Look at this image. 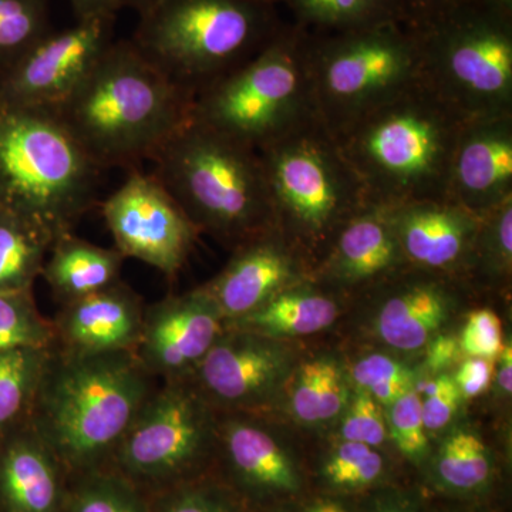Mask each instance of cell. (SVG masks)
<instances>
[{
  "label": "cell",
  "mask_w": 512,
  "mask_h": 512,
  "mask_svg": "<svg viewBox=\"0 0 512 512\" xmlns=\"http://www.w3.org/2000/svg\"><path fill=\"white\" fill-rule=\"evenodd\" d=\"M194 99L138 52L114 40L66 100L50 111L100 170H138L191 119Z\"/></svg>",
  "instance_id": "1"
},
{
  "label": "cell",
  "mask_w": 512,
  "mask_h": 512,
  "mask_svg": "<svg viewBox=\"0 0 512 512\" xmlns=\"http://www.w3.org/2000/svg\"><path fill=\"white\" fill-rule=\"evenodd\" d=\"M466 123L417 82L332 136L370 201L394 205L447 198L451 158Z\"/></svg>",
  "instance_id": "2"
},
{
  "label": "cell",
  "mask_w": 512,
  "mask_h": 512,
  "mask_svg": "<svg viewBox=\"0 0 512 512\" xmlns=\"http://www.w3.org/2000/svg\"><path fill=\"white\" fill-rule=\"evenodd\" d=\"M198 231L232 249L276 228L258 151L200 121L184 124L151 161Z\"/></svg>",
  "instance_id": "3"
},
{
  "label": "cell",
  "mask_w": 512,
  "mask_h": 512,
  "mask_svg": "<svg viewBox=\"0 0 512 512\" xmlns=\"http://www.w3.org/2000/svg\"><path fill=\"white\" fill-rule=\"evenodd\" d=\"M131 37L148 62L192 99L244 66L284 28L259 0H160Z\"/></svg>",
  "instance_id": "4"
},
{
  "label": "cell",
  "mask_w": 512,
  "mask_h": 512,
  "mask_svg": "<svg viewBox=\"0 0 512 512\" xmlns=\"http://www.w3.org/2000/svg\"><path fill=\"white\" fill-rule=\"evenodd\" d=\"M101 173L52 114L0 101V211L53 244L97 204Z\"/></svg>",
  "instance_id": "5"
},
{
  "label": "cell",
  "mask_w": 512,
  "mask_h": 512,
  "mask_svg": "<svg viewBox=\"0 0 512 512\" xmlns=\"http://www.w3.org/2000/svg\"><path fill=\"white\" fill-rule=\"evenodd\" d=\"M150 376L134 352L50 355L35 397L43 443L72 463L113 450L150 397Z\"/></svg>",
  "instance_id": "6"
},
{
  "label": "cell",
  "mask_w": 512,
  "mask_h": 512,
  "mask_svg": "<svg viewBox=\"0 0 512 512\" xmlns=\"http://www.w3.org/2000/svg\"><path fill=\"white\" fill-rule=\"evenodd\" d=\"M276 228L315 266L340 229L370 204L365 185L319 117L258 151Z\"/></svg>",
  "instance_id": "7"
},
{
  "label": "cell",
  "mask_w": 512,
  "mask_h": 512,
  "mask_svg": "<svg viewBox=\"0 0 512 512\" xmlns=\"http://www.w3.org/2000/svg\"><path fill=\"white\" fill-rule=\"evenodd\" d=\"M420 82L466 121L512 114V16L470 0L409 25Z\"/></svg>",
  "instance_id": "8"
},
{
  "label": "cell",
  "mask_w": 512,
  "mask_h": 512,
  "mask_svg": "<svg viewBox=\"0 0 512 512\" xmlns=\"http://www.w3.org/2000/svg\"><path fill=\"white\" fill-rule=\"evenodd\" d=\"M191 117L255 151L319 117L308 30L284 25L258 55L198 94Z\"/></svg>",
  "instance_id": "9"
},
{
  "label": "cell",
  "mask_w": 512,
  "mask_h": 512,
  "mask_svg": "<svg viewBox=\"0 0 512 512\" xmlns=\"http://www.w3.org/2000/svg\"><path fill=\"white\" fill-rule=\"evenodd\" d=\"M309 66L316 111L332 134L420 82L416 35L397 20L309 33Z\"/></svg>",
  "instance_id": "10"
},
{
  "label": "cell",
  "mask_w": 512,
  "mask_h": 512,
  "mask_svg": "<svg viewBox=\"0 0 512 512\" xmlns=\"http://www.w3.org/2000/svg\"><path fill=\"white\" fill-rule=\"evenodd\" d=\"M101 215L124 258H136L173 279L194 247L198 229L153 174L128 171L101 204Z\"/></svg>",
  "instance_id": "11"
},
{
  "label": "cell",
  "mask_w": 512,
  "mask_h": 512,
  "mask_svg": "<svg viewBox=\"0 0 512 512\" xmlns=\"http://www.w3.org/2000/svg\"><path fill=\"white\" fill-rule=\"evenodd\" d=\"M117 16L76 20L53 29L0 76V101L50 113L59 107L116 40Z\"/></svg>",
  "instance_id": "12"
},
{
  "label": "cell",
  "mask_w": 512,
  "mask_h": 512,
  "mask_svg": "<svg viewBox=\"0 0 512 512\" xmlns=\"http://www.w3.org/2000/svg\"><path fill=\"white\" fill-rule=\"evenodd\" d=\"M212 434L207 400L183 380H168L150 394L116 448L128 473L164 477L200 456Z\"/></svg>",
  "instance_id": "13"
},
{
  "label": "cell",
  "mask_w": 512,
  "mask_h": 512,
  "mask_svg": "<svg viewBox=\"0 0 512 512\" xmlns=\"http://www.w3.org/2000/svg\"><path fill=\"white\" fill-rule=\"evenodd\" d=\"M224 330L217 305L200 286L144 309L134 355L150 375L183 380L195 372Z\"/></svg>",
  "instance_id": "14"
},
{
  "label": "cell",
  "mask_w": 512,
  "mask_h": 512,
  "mask_svg": "<svg viewBox=\"0 0 512 512\" xmlns=\"http://www.w3.org/2000/svg\"><path fill=\"white\" fill-rule=\"evenodd\" d=\"M291 369V353L278 339L225 328L192 375L205 400L248 409L268 403Z\"/></svg>",
  "instance_id": "15"
},
{
  "label": "cell",
  "mask_w": 512,
  "mask_h": 512,
  "mask_svg": "<svg viewBox=\"0 0 512 512\" xmlns=\"http://www.w3.org/2000/svg\"><path fill=\"white\" fill-rule=\"evenodd\" d=\"M311 278V265L275 228L235 248L221 274L201 288L217 305L227 325Z\"/></svg>",
  "instance_id": "16"
},
{
  "label": "cell",
  "mask_w": 512,
  "mask_h": 512,
  "mask_svg": "<svg viewBox=\"0 0 512 512\" xmlns=\"http://www.w3.org/2000/svg\"><path fill=\"white\" fill-rule=\"evenodd\" d=\"M410 268L456 279L467 276L480 217L448 198L386 205Z\"/></svg>",
  "instance_id": "17"
},
{
  "label": "cell",
  "mask_w": 512,
  "mask_h": 512,
  "mask_svg": "<svg viewBox=\"0 0 512 512\" xmlns=\"http://www.w3.org/2000/svg\"><path fill=\"white\" fill-rule=\"evenodd\" d=\"M447 198L478 217L512 198V114L464 124L451 158Z\"/></svg>",
  "instance_id": "18"
},
{
  "label": "cell",
  "mask_w": 512,
  "mask_h": 512,
  "mask_svg": "<svg viewBox=\"0 0 512 512\" xmlns=\"http://www.w3.org/2000/svg\"><path fill=\"white\" fill-rule=\"evenodd\" d=\"M386 205L370 202L345 225L315 266L312 278L326 288H376L409 269Z\"/></svg>",
  "instance_id": "19"
},
{
  "label": "cell",
  "mask_w": 512,
  "mask_h": 512,
  "mask_svg": "<svg viewBox=\"0 0 512 512\" xmlns=\"http://www.w3.org/2000/svg\"><path fill=\"white\" fill-rule=\"evenodd\" d=\"M383 286L376 330L390 348L414 352L429 345L444 325L454 295L453 279L409 268Z\"/></svg>",
  "instance_id": "20"
},
{
  "label": "cell",
  "mask_w": 512,
  "mask_h": 512,
  "mask_svg": "<svg viewBox=\"0 0 512 512\" xmlns=\"http://www.w3.org/2000/svg\"><path fill=\"white\" fill-rule=\"evenodd\" d=\"M143 318L140 296L117 281L109 288L63 305L53 326L64 352L77 355L134 352Z\"/></svg>",
  "instance_id": "21"
},
{
  "label": "cell",
  "mask_w": 512,
  "mask_h": 512,
  "mask_svg": "<svg viewBox=\"0 0 512 512\" xmlns=\"http://www.w3.org/2000/svg\"><path fill=\"white\" fill-rule=\"evenodd\" d=\"M340 313L338 299L311 278L276 295L262 308L227 323V329L245 330L271 339L313 335L329 328Z\"/></svg>",
  "instance_id": "22"
},
{
  "label": "cell",
  "mask_w": 512,
  "mask_h": 512,
  "mask_svg": "<svg viewBox=\"0 0 512 512\" xmlns=\"http://www.w3.org/2000/svg\"><path fill=\"white\" fill-rule=\"evenodd\" d=\"M49 251L42 274L63 305L116 284L126 259L117 249L97 247L73 232L56 238Z\"/></svg>",
  "instance_id": "23"
},
{
  "label": "cell",
  "mask_w": 512,
  "mask_h": 512,
  "mask_svg": "<svg viewBox=\"0 0 512 512\" xmlns=\"http://www.w3.org/2000/svg\"><path fill=\"white\" fill-rule=\"evenodd\" d=\"M222 433L232 466L248 483L275 491L298 488L291 458L268 431L247 421L231 420Z\"/></svg>",
  "instance_id": "24"
},
{
  "label": "cell",
  "mask_w": 512,
  "mask_h": 512,
  "mask_svg": "<svg viewBox=\"0 0 512 512\" xmlns=\"http://www.w3.org/2000/svg\"><path fill=\"white\" fill-rule=\"evenodd\" d=\"M0 481L13 512H53L57 504V477L47 447L19 441L9 448L0 468Z\"/></svg>",
  "instance_id": "25"
},
{
  "label": "cell",
  "mask_w": 512,
  "mask_h": 512,
  "mask_svg": "<svg viewBox=\"0 0 512 512\" xmlns=\"http://www.w3.org/2000/svg\"><path fill=\"white\" fill-rule=\"evenodd\" d=\"M296 25L309 33L342 32L383 22H403L399 0H281Z\"/></svg>",
  "instance_id": "26"
},
{
  "label": "cell",
  "mask_w": 512,
  "mask_h": 512,
  "mask_svg": "<svg viewBox=\"0 0 512 512\" xmlns=\"http://www.w3.org/2000/svg\"><path fill=\"white\" fill-rule=\"evenodd\" d=\"M52 242L28 222L0 211V292L28 291Z\"/></svg>",
  "instance_id": "27"
},
{
  "label": "cell",
  "mask_w": 512,
  "mask_h": 512,
  "mask_svg": "<svg viewBox=\"0 0 512 512\" xmlns=\"http://www.w3.org/2000/svg\"><path fill=\"white\" fill-rule=\"evenodd\" d=\"M346 403L345 377L335 360L320 357L299 367L291 396L296 419L306 424L328 423L345 410Z\"/></svg>",
  "instance_id": "28"
},
{
  "label": "cell",
  "mask_w": 512,
  "mask_h": 512,
  "mask_svg": "<svg viewBox=\"0 0 512 512\" xmlns=\"http://www.w3.org/2000/svg\"><path fill=\"white\" fill-rule=\"evenodd\" d=\"M53 29L50 0H0V76Z\"/></svg>",
  "instance_id": "29"
},
{
  "label": "cell",
  "mask_w": 512,
  "mask_h": 512,
  "mask_svg": "<svg viewBox=\"0 0 512 512\" xmlns=\"http://www.w3.org/2000/svg\"><path fill=\"white\" fill-rule=\"evenodd\" d=\"M50 349L0 352V429L13 423L36 397Z\"/></svg>",
  "instance_id": "30"
},
{
  "label": "cell",
  "mask_w": 512,
  "mask_h": 512,
  "mask_svg": "<svg viewBox=\"0 0 512 512\" xmlns=\"http://www.w3.org/2000/svg\"><path fill=\"white\" fill-rule=\"evenodd\" d=\"M512 268V198L480 217L468 275L504 282Z\"/></svg>",
  "instance_id": "31"
},
{
  "label": "cell",
  "mask_w": 512,
  "mask_h": 512,
  "mask_svg": "<svg viewBox=\"0 0 512 512\" xmlns=\"http://www.w3.org/2000/svg\"><path fill=\"white\" fill-rule=\"evenodd\" d=\"M55 326L39 315L28 291L0 292V352L20 348L50 349Z\"/></svg>",
  "instance_id": "32"
},
{
  "label": "cell",
  "mask_w": 512,
  "mask_h": 512,
  "mask_svg": "<svg viewBox=\"0 0 512 512\" xmlns=\"http://www.w3.org/2000/svg\"><path fill=\"white\" fill-rule=\"evenodd\" d=\"M441 480L456 490H474L490 477V457L476 434L457 431L451 434L439 457Z\"/></svg>",
  "instance_id": "33"
},
{
  "label": "cell",
  "mask_w": 512,
  "mask_h": 512,
  "mask_svg": "<svg viewBox=\"0 0 512 512\" xmlns=\"http://www.w3.org/2000/svg\"><path fill=\"white\" fill-rule=\"evenodd\" d=\"M352 377L359 389L365 390L387 407L403 394L412 392L417 383L416 373L412 369L379 353L359 360L353 366Z\"/></svg>",
  "instance_id": "34"
},
{
  "label": "cell",
  "mask_w": 512,
  "mask_h": 512,
  "mask_svg": "<svg viewBox=\"0 0 512 512\" xmlns=\"http://www.w3.org/2000/svg\"><path fill=\"white\" fill-rule=\"evenodd\" d=\"M382 471V456L375 448L356 441L340 444L325 466L330 483L343 488H359L375 483Z\"/></svg>",
  "instance_id": "35"
},
{
  "label": "cell",
  "mask_w": 512,
  "mask_h": 512,
  "mask_svg": "<svg viewBox=\"0 0 512 512\" xmlns=\"http://www.w3.org/2000/svg\"><path fill=\"white\" fill-rule=\"evenodd\" d=\"M387 421L392 439L403 456L413 461L421 460L426 454L429 440L421 413V396L416 389L390 404Z\"/></svg>",
  "instance_id": "36"
},
{
  "label": "cell",
  "mask_w": 512,
  "mask_h": 512,
  "mask_svg": "<svg viewBox=\"0 0 512 512\" xmlns=\"http://www.w3.org/2000/svg\"><path fill=\"white\" fill-rule=\"evenodd\" d=\"M342 437L370 447L380 446L386 440L387 426L380 403L365 390L359 389L350 402L342 420Z\"/></svg>",
  "instance_id": "37"
},
{
  "label": "cell",
  "mask_w": 512,
  "mask_h": 512,
  "mask_svg": "<svg viewBox=\"0 0 512 512\" xmlns=\"http://www.w3.org/2000/svg\"><path fill=\"white\" fill-rule=\"evenodd\" d=\"M460 343L461 352L470 357L494 360L503 350V328L497 313L477 309L468 315Z\"/></svg>",
  "instance_id": "38"
},
{
  "label": "cell",
  "mask_w": 512,
  "mask_h": 512,
  "mask_svg": "<svg viewBox=\"0 0 512 512\" xmlns=\"http://www.w3.org/2000/svg\"><path fill=\"white\" fill-rule=\"evenodd\" d=\"M463 394L454 377L440 375L427 387L426 396L421 397V413L427 431L444 429L456 416Z\"/></svg>",
  "instance_id": "39"
},
{
  "label": "cell",
  "mask_w": 512,
  "mask_h": 512,
  "mask_svg": "<svg viewBox=\"0 0 512 512\" xmlns=\"http://www.w3.org/2000/svg\"><path fill=\"white\" fill-rule=\"evenodd\" d=\"M74 512H140L136 501L114 485L87 488L77 500Z\"/></svg>",
  "instance_id": "40"
},
{
  "label": "cell",
  "mask_w": 512,
  "mask_h": 512,
  "mask_svg": "<svg viewBox=\"0 0 512 512\" xmlns=\"http://www.w3.org/2000/svg\"><path fill=\"white\" fill-rule=\"evenodd\" d=\"M493 376V360L470 357L457 370L454 382H456L463 397H476L490 387Z\"/></svg>",
  "instance_id": "41"
},
{
  "label": "cell",
  "mask_w": 512,
  "mask_h": 512,
  "mask_svg": "<svg viewBox=\"0 0 512 512\" xmlns=\"http://www.w3.org/2000/svg\"><path fill=\"white\" fill-rule=\"evenodd\" d=\"M406 25H416L470 0H399Z\"/></svg>",
  "instance_id": "42"
},
{
  "label": "cell",
  "mask_w": 512,
  "mask_h": 512,
  "mask_svg": "<svg viewBox=\"0 0 512 512\" xmlns=\"http://www.w3.org/2000/svg\"><path fill=\"white\" fill-rule=\"evenodd\" d=\"M427 346V366L433 372H441L453 366L461 353L460 343L453 336H436Z\"/></svg>",
  "instance_id": "43"
},
{
  "label": "cell",
  "mask_w": 512,
  "mask_h": 512,
  "mask_svg": "<svg viewBox=\"0 0 512 512\" xmlns=\"http://www.w3.org/2000/svg\"><path fill=\"white\" fill-rule=\"evenodd\" d=\"M76 20L93 16H117L120 12L119 0H69Z\"/></svg>",
  "instance_id": "44"
},
{
  "label": "cell",
  "mask_w": 512,
  "mask_h": 512,
  "mask_svg": "<svg viewBox=\"0 0 512 512\" xmlns=\"http://www.w3.org/2000/svg\"><path fill=\"white\" fill-rule=\"evenodd\" d=\"M165 512H222L220 504L202 493H188L177 498Z\"/></svg>",
  "instance_id": "45"
},
{
  "label": "cell",
  "mask_w": 512,
  "mask_h": 512,
  "mask_svg": "<svg viewBox=\"0 0 512 512\" xmlns=\"http://www.w3.org/2000/svg\"><path fill=\"white\" fill-rule=\"evenodd\" d=\"M500 369H498V384L505 394L512 392V349L511 343L501 350Z\"/></svg>",
  "instance_id": "46"
},
{
  "label": "cell",
  "mask_w": 512,
  "mask_h": 512,
  "mask_svg": "<svg viewBox=\"0 0 512 512\" xmlns=\"http://www.w3.org/2000/svg\"><path fill=\"white\" fill-rule=\"evenodd\" d=\"M121 9H131L138 16L144 15L151 8L157 5L160 0H119Z\"/></svg>",
  "instance_id": "47"
},
{
  "label": "cell",
  "mask_w": 512,
  "mask_h": 512,
  "mask_svg": "<svg viewBox=\"0 0 512 512\" xmlns=\"http://www.w3.org/2000/svg\"><path fill=\"white\" fill-rule=\"evenodd\" d=\"M490 3L495 9L505 13V15L512 16V0H485Z\"/></svg>",
  "instance_id": "48"
},
{
  "label": "cell",
  "mask_w": 512,
  "mask_h": 512,
  "mask_svg": "<svg viewBox=\"0 0 512 512\" xmlns=\"http://www.w3.org/2000/svg\"><path fill=\"white\" fill-rule=\"evenodd\" d=\"M308 512H346V510L338 503H325L312 508V510H309Z\"/></svg>",
  "instance_id": "49"
},
{
  "label": "cell",
  "mask_w": 512,
  "mask_h": 512,
  "mask_svg": "<svg viewBox=\"0 0 512 512\" xmlns=\"http://www.w3.org/2000/svg\"><path fill=\"white\" fill-rule=\"evenodd\" d=\"M259 2L271 3V5H278V3H281V0H259Z\"/></svg>",
  "instance_id": "50"
},
{
  "label": "cell",
  "mask_w": 512,
  "mask_h": 512,
  "mask_svg": "<svg viewBox=\"0 0 512 512\" xmlns=\"http://www.w3.org/2000/svg\"><path fill=\"white\" fill-rule=\"evenodd\" d=\"M384 512H404L402 510H387V511H384Z\"/></svg>",
  "instance_id": "51"
}]
</instances>
